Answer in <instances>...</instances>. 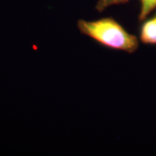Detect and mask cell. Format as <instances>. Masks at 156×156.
Returning a JSON list of instances; mask_svg holds the SVG:
<instances>
[{"instance_id": "cell-1", "label": "cell", "mask_w": 156, "mask_h": 156, "mask_svg": "<svg viewBox=\"0 0 156 156\" xmlns=\"http://www.w3.org/2000/svg\"><path fill=\"white\" fill-rule=\"evenodd\" d=\"M77 28L82 34L92 38L103 47L133 54L139 48V41L112 17L95 20H79Z\"/></svg>"}, {"instance_id": "cell-2", "label": "cell", "mask_w": 156, "mask_h": 156, "mask_svg": "<svg viewBox=\"0 0 156 156\" xmlns=\"http://www.w3.org/2000/svg\"><path fill=\"white\" fill-rule=\"evenodd\" d=\"M140 41L145 45L156 46V18L154 16L142 21L139 29Z\"/></svg>"}, {"instance_id": "cell-3", "label": "cell", "mask_w": 156, "mask_h": 156, "mask_svg": "<svg viewBox=\"0 0 156 156\" xmlns=\"http://www.w3.org/2000/svg\"><path fill=\"white\" fill-rule=\"evenodd\" d=\"M140 12L138 19L142 22L156 9V0H140Z\"/></svg>"}, {"instance_id": "cell-4", "label": "cell", "mask_w": 156, "mask_h": 156, "mask_svg": "<svg viewBox=\"0 0 156 156\" xmlns=\"http://www.w3.org/2000/svg\"><path fill=\"white\" fill-rule=\"evenodd\" d=\"M130 0H98L95 9L99 12H102L105 9L113 5H119L126 4Z\"/></svg>"}, {"instance_id": "cell-5", "label": "cell", "mask_w": 156, "mask_h": 156, "mask_svg": "<svg viewBox=\"0 0 156 156\" xmlns=\"http://www.w3.org/2000/svg\"><path fill=\"white\" fill-rule=\"evenodd\" d=\"M155 18H156V15H155Z\"/></svg>"}]
</instances>
